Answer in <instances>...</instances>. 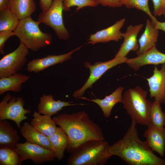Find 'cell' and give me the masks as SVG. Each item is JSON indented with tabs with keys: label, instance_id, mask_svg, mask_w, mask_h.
Returning <instances> with one entry per match:
<instances>
[{
	"label": "cell",
	"instance_id": "obj_13",
	"mask_svg": "<svg viewBox=\"0 0 165 165\" xmlns=\"http://www.w3.org/2000/svg\"><path fill=\"white\" fill-rule=\"evenodd\" d=\"M126 63L131 68L138 71L146 65H156L165 63V53L160 52L155 47L136 57L128 58Z\"/></svg>",
	"mask_w": 165,
	"mask_h": 165
},
{
	"label": "cell",
	"instance_id": "obj_22",
	"mask_svg": "<svg viewBox=\"0 0 165 165\" xmlns=\"http://www.w3.org/2000/svg\"><path fill=\"white\" fill-rule=\"evenodd\" d=\"M20 139L17 131L9 122L0 120V146L15 148Z\"/></svg>",
	"mask_w": 165,
	"mask_h": 165
},
{
	"label": "cell",
	"instance_id": "obj_5",
	"mask_svg": "<svg viewBox=\"0 0 165 165\" xmlns=\"http://www.w3.org/2000/svg\"><path fill=\"white\" fill-rule=\"evenodd\" d=\"M40 23L33 20L30 16L20 20L14 31L20 42L32 51H38L50 45L51 42V35L41 31L39 27Z\"/></svg>",
	"mask_w": 165,
	"mask_h": 165
},
{
	"label": "cell",
	"instance_id": "obj_35",
	"mask_svg": "<svg viewBox=\"0 0 165 165\" xmlns=\"http://www.w3.org/2000/svg\"><path fill=\"white\" fill-rule=\"evenodd\" d=\"M155 28L158 30H161L165 32V22H160L157 20L154 24Z\"/></svg>",
	"mask_w": 165,
	"mask_h": 165
},
{
	"label": "cell",
	"instance_id": "obj_38",
	"mask_svg": "<svg viewBox=\"0 0 165 165\" xmlns=\"http://www.w3.org/2000/svg\"></svg>",
	"mask_w": 165,
	"mask_h": 165
},
{
	"label": "cell",
	"instance_id": "obj_19",
	"mask_svg": "<svg viewBox=\"0 0 165 165\" xmlns=\"http://www.w3.org/2000/svg\"><path fill=\"white\" fill-rule=\"evenodd\" d=\"M20 133L27 141L41 146L52 150V146L49 139L28 122H24L20 129Z\"/></svg>",
	"mask_w": 165,
	"mask_h": 165
},
{
	"label": "cell",
	"instance_id": "obj_17",
	"mask_svg": "<svg viewBox=\"0 0 165 165\" xmlns=\"http://www.w3.org/2000/svg\"><path fill=\"white\" fill-rule=\"evenodd\" d=\"M159 30L155 28L151 20H147L144 31L138 40L139 47L136 52L138 56L156 47Z\"/></svg>",
	"mask_w": 165,
	"mask_h": 165
},
{
	"label": "cell",
	"instance_id": "obj_6",
	"mask_svg": "<svg viewBox=\"0 0 165 165\" xmlns=\"http://www.w3.org/2000/svg\"><path fill=\"white\" fill-rule=\"evenodd\" d=\"M63 10V0H53L48 9L39 14L37 21L52 28L59 39L65 40L70 35L64 24Z\"/></svg>",
	"mask_w": 165,
	"mask_h": 165
},
{
	"label": "cell",
	"instance_id": "obj_30",
	"mask_svg": "<svg viewBox=\"0 0 165 165\" xmlns=\"http://www.w3.org/2000/svg\"><path fill=\"white\" fill-rule=\"evenodd\" d=\"M63 9L65 11L70 10V8L76 6V11L86 7H95L98 5L96 0H63Z\"/></svg>",
	"mask_w": 165,
	"mask_h": 165
},
{
	"label": "cell",
	"instance_id": "obj_21",
	"mask_svg": "<svg viewBox=\"0 0 165 165\" xmlns=\"http://www.w3.org/2000/svg\"><path fill=\"white\" fill-rule=\"evenodd\" d=\"M33 118L30 123L34 127L47 136L53 135L57 127L51 116L48 115H42L37 111H34L32 115Z\"/></svg>",
	"mask_w": 165,
	"mask_h": 165
},
{
	"label": "cell",
	"instance_id": "obj_33",
	"mask_svg": "<svg viewBox=\"0 0 165 165\" xmlns=\"http://www.w3.org/2000/svg\"><path fill=\"white\" fill-rule=\"evenodd\" d=\"M122 0H96L97 3L103 6L116 8L122 6Z\"/></svg>",
	"mask_w": 165,
	"mask_h": 165
},
{
	"label": "cell",
	"instance_id": "obj_27",
	"mask_svg": "<svg viewBox=\"0 0 165 165\" xmlns=\"http://www.w3.org/2000/svg\"><path fill=\"white\" fill-rule=\"evenodd\" d=\"M22 161L15 148L0 146V165H20Z\"/></svg>",
	"mask_w": 165,
	"mask_h": 165
},
{
	"label": "cell",
	"instance_id": "obj_12",
	"mask_svg": "<svg viewBox=\"0 0 165 165\" xmlns=\"http://www.w3.org/2000/svg\"><path fill=\"white\" fill-rule=\"evenodd\" d=\"M81 47L80 46L65 54L57 55H49L43 58L30 61L27 64V70L29 72L38 73L50 67L62 63L70 59L72 54L80 50Z\"/></svg>",
	"mask_w": 165,
	"mask_h": 165
},
{
	"label": "cell",
	"instance_id": "obj_2",
	"mask_svg": "<svg viewBox=\"0 0 165 165\" xmlns=\"http://www.w3.org/2000/svg\"><path fill=\"white\" fill-rule=\"evenodd\" d=\"M53 119L67 134L69 142L66 150L70 153L87 141L105 139L100 126L91 119L85 111L62 113Z\"/></svg>",
	"mask_w": 165,
	"mask_h": 165
},
{
	"label": "cell",
	"instance_id": "obj_8",
	"mask_svg": "<svg viewBox=\"0 0 165 165\" xmlns=\"http://www.w3.org/2000/svg\"><path fill=\"white\" fill-rule=\"evenodd\" d=\"M29 54V49L20 42L16 49L0 60V78L11 76L21 70L27 61L26 57Z\"/></svg>",
	"mask_w": 165,
	"mask_h": 165
},
{
	"label": "cell",
	"instance_id": "obj_9",
	"mask_svg": "<svg viewBox=\"0 0 165 165\" xmlns=\"http://www.w3.org/2000/svg\"><path fill=\"white\" fill-rule=\"evenodd\" d=\"M128 58L126 57H115L110 61L104 62H96L92 65L90 63L85 62L86 68L90 70L89 78L83 86L79 90H76L73 94L75 98L82 96L86 89L91 88L93 83L98 79L106 71L120 64L126 63Z\"/></svg>",
	"mask_w": 165,
	"mask_h": 165
},
{
	"label": "cell",
	"instance_id": "obj_16",
	"mask_svg": "<svg viewBox=\"0 0 165 165\" xmlns=\"http://www.w3.org/2000/svg\"><path fill=\"white\" fill-rule=\"evenodd\" d=\"M143 136L153 151L164 157L165 152V128H160L151 124L148 126Z\"/></svg>",
	"mask_w": 165,
	"mask_h": 165
},
{
	"label": "cell",
	"instance_id": "obj_18",
	"mask_svg": "<svg viewBox=\"0 0 165 165\" xmlns=\"http://www.w3.org/2000/svg\"><path fill=\"white\" fill-rule=\"evenodd\" d=\"M77 105L79 104H71L69 101H55L53 99V95L44 94L40 97L37 107L38 112L51 116L63 109L64 107Z\"/></svg>",
	"mask_w": 165,
	"mask_h": 165
},
{
	"label": "cell",
	"instance_id": "obj_24",
	"mask_svg": "<svg viewBox=\"0 0 165 165\" xmlns=\"http://www.w3.org/2000/svg\"><path fill=\"white\" fill-rule=\"evenodd\" d=\"M30 78V76L20 73L0 78V95L7 91L18 92L22 89V84Z\"/></svg>",
	"mask_w": 165,
	"mask_h": 165
},
{
	"label": "cell",
	"instance_id": "obj_11",
	"mask_svg": "<svg viewBox=\"0 0 165 165\" xmlns=\"http://www.w3.org/2000/svg\"><path fill=\"white\" fill-rule=\"evenodd\" d=\"M150 98L160 104L165 103V63L158 69L155 65L152 75L147 78Z\"/></svg>",
	"mask_w": 165,
	"mask_h": 165
},
{
	"label": "cell",
	"instance_id": "obj_28",
	"mask_svg": "<svg viewBox=\"0 0 165 165\" xmlns=\"http://www.w3.org/2000/svg\"><path fill=\"white\" fill-rule=\"evenodd\" d=\"M160 105L155 101L152 103L149 124L162 128L165 126V113L162 111Z\"/></svg>",
	"mask_w": 165,
	"mask_h": 165
},
{
	"label": "cell",
	"instance_id": "obj_29",
	"mask_svg": "<svg viewBox=\"0 0 165 165\" xmlns=\"http://www.w3.org/2000/svg\"><path fill=\"white\" fill-rule=\"evenodd\" d=\"M149 0H122L121 3L122 6H124L127 8H134L144 12L150 17L151 21L154 25L155 22L157 20L150 10L148 6Z\"/></svg>",
	"mask_w": 165,
	"mask_h": 165
},
{
	"label": "cell",
	"instance_id": "obj_7",
	"mask_svg": "<svg viewBox=\"0 0 165 165\" xmlns=\"http://www.w3.org/2000/svg\"><path fill=\"white\" fill-rule=\"evenodd\" d=\"M24 105L22 97L12 96L10 93L7 94L0 102V120H12L20 129L21 122L27 118L25 115L31 112L29 109H24Z\"/></svg>",
	"mask_w": 165,
	"mask_h": 165
},
{
	"label": "cell",
	"instance_id": "obj_3",
	"mask_svg": "<svg viewBox=\"0 0 165 165\" xmlns=\"http://www.w3.org/2000/svg\"><path fill=\"white\" fill-rule=\"evenodd\" d=\"M109 145L105 140L87 141L71 153L67 160V164L104 165L110 158L107 153Z\"/></svg>",
	"mask_w": 165,
	"mask_h": 165
},
{
	"label": "cell",
	"instance_id": "obj_34",
	"mask_svg": "<svg viewBox=\"0 0 165 165\" xmlns=\"http://www.w3.org/2000/svg\"><path fill=\"white\" fill-rule=\"evenodd\" d=\"M53 0H40L39 6L42 12L46 11L51 6Z\"/></svg>",
	"mask_w": 165,
	"mask_h": 165
},
{
	"label": "cell",
	"instance_id": "obj_10",
	"mask_svg": "<svg viewBox=\"0 0 165 165\" xmlns=\"http://www.w3.org/2000/svg\"><path fill=\"white\" fill-rule=\"evenodd\" d=\"M15 149L23 161L30 160L37 165L52 161L56 159L52 150L27 141L18 143Z\"/></svg>",
	"mask_w": 165,
	"mask_h": 165
},
{
	"label": "cell",
	"instance_id": "obj_4",
	"mask_svg": "<svg viewBox=\"0 0 165 165\" xmlns=\"http://www.w3.org/2000/svg\"><path fill=\"white\" fill-rule=\"evenodd\" d=\"M147 91L137 86L125 91L121 103L132 120L136 124L148 126L152 103L147 99Z\"/></svg>",
	"mask_w": 165,
	"mask_h": 165
},
{
	"label": "cell",
	"instance_id": "obj_25",
	"mask_svg": "<svg viewBox=\"0 0 165 165\" xmlns=\"http://www.w3.org/2000/svg\"><path fill=\"white\" fill-rule=\"evenodd\" d=\"M9 8L20 20L31 16L36 5L34 0H11Z\"/></svg>",
	"mask_w": 165,
	"mask_h": 165
},
{
	"label": "cell",
	"instance_id": "obj_20",
	"mask_svg": "<svg viewBox=\"0 0 165 165\" xmlns=\"http://www.w3.org/2000/svg\"><path fill=\"white\" fill-rule=\"evenodd\" d=\"M124 89V87L119 86L111 94L105 96L102 99L96 98L91 100L85 98H82L97 104L102 110L104 116L106 118H108L110 116L113 107L117 103L121 102Z\"/></svg>",
	"mask_w": 165,
	"mask_h": 165
},
{
	"label": "cell",
	"instance_id": "obj_31",
	"mask_svg": "<svg viewBox=\"0 0 165 165\" xmlns=\"http://www.w3.org/2000/svg\"><path fill=\"white\" fill-rule=\"evenodd\" d=\"M153 5V13L154 16L164 15L165 13V0H152Z\"/></svg>",
	"mask_w": 165,
	"mask_h": 165
},
{
	"label": "cell",
	"instance_id": "obj_32",
	"mask_svg": "<svg viewBox=\"0 0 165 165\" xmlns=\"http://www.w3.org/2000/svg\"><path fill=\"white\" fill-rule=\"evenodd\" d=\"M15 35L13 31H5L0 32V53L4 54L3 50L6 42L10 37Z\"/></svg>",
	"mask_w": 165,
	"mask_h": 165
},
{
	"label": "cell",
	"instance_id": "obj_1",
	"mask_svg": "<svg viewBox=\"0 0 165 165\" xmlns=\"http://www.w3.org/2000/svg\"><path fill=\"white\" fill-rule=\"evenodd\" d=\"M136 124L132 121L123 138L109 145L108 156H117L129 165H165V160L155 155L146 141L139 138Z\"/></svg>",
	"mask_w": 165,
	"mask_h": 165
},
{
	"label": "cell",
	"instance_id": "obj_23",
	"mask_svg": "<svg viewBox=\"0 0 165 165\" xmlns=\"http://www.w3.org/2000/svg\"><path fill=\"white\" fill-rule=\"evenodd\" d=\"M51 146L52 150L55 155L57 161L62 160L64 152L68 146V137L64 130L60 127H57L55 133L53 135L47 136Z\"/></svg>",
	"mask_w": 165,
	"mask_h": 165
},
{
	"label": "cell",
	"instance_id": "obj_36",
	"mask_svg": "<svg viewBox=\"0 0 165 165\" xmlns=\"http://www.w3.org/2000/svg\"><path fill=\"white\" fill-rule=\"evenodd\" d=\"M11 0H0V10L9 7Z\"/></svg>",
	"mask_w": 165,
	"mask_h": 165
},
{
	"label": "cell",
	"instance_id": "obj_26",
	"mask_svg": "<svg viewBox=\"0 0 165 165\" xmlns=\"http://www.w3.org/2000/svg\"><path fill=\"white\" fill-rule=\"evenodd\" d=\"M20 20L9 7L0 10V32L10 31H14Z\"/></svg>",
	"mask_w": 165,
	"mask_h": 165
},
{
	"label": "cell",
	"instance_id": "obj_15",
	"mask_svg": "<svg viewBox=\"0 0 165 165\" xmlns=\"http://www.w3.org/2000/svg\"><path fill=\"white\" fill-rule=\"evenodd\" d=\"M126 20L122 19L112 25L98 31L89 37V43L94 45L99 42L105 43L111 41H118L123 38L122 33L120 31Z\"/></svg>",
	"mask_w": 165,
	"mask_h": 165
},
{
	"label": "cell",
	"instance_id": "obj_14",
	"mask_svg": "<svg viewBox=\"0 0 165 165\" xmlns=\"http://www.w3.org/2000/svg\"><path fill=\"white\" fill-rule=\"evenodd\" d=\"M143 24L130 25L127 28L126 32L122 33L123 41L116 54L115 57H126L130 51H137L139 47L137 40L139 33L142 29Z\"/></svg>",
	"mask_w": 165,
	"mask_h": 165
},
{
	"label": "cell",
	"instance_id": "obj_37",
	"mask_svg": "<svg viewBox=\"0 0 165 165\" xmlns=\"http://www.w3.org/2000/svg\"><path fill=\"white\" fill-rule=\"evenodd\" d=\"M164 16H165V14H164Z\"/></svg>",
	"mask_w": 165,
	"mask_h": 165
}]
</instances>
